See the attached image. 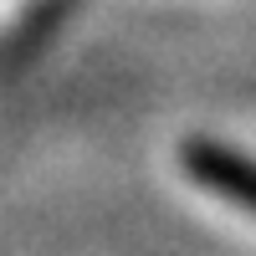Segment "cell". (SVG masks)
I'll use <instances>...</instances> for the list:
<instances>
[{
  "label": "cell",
  "instance_id": "6da1fadb",
  "mask_svg": "<svg viewBox=\"0 0 256 256\" xmlns=\"http://www.w3.org/2000/svg\"><path fill=\"white\" fill-rule=\"evenodd\" d=\"M190 169H195L210 190H220V195H230V200H241V205L256 210V169L246 159L216 154V148H190Z\"/></svg>",
  "mask_w": 256,
  "mask_h": 256
}]
</instances>
